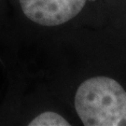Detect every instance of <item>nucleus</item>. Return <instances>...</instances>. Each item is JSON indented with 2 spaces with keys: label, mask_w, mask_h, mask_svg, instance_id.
Here are the masks:
<instances>
[{
  "label": "nucleus",
  "mask_w": 126,
  "mask_h": 126,
  "mask_svg": "<svg viewBox=\"0 0 126 126\" xmlns=\"http://www.w3.org/2000/svg\"><path fill=\"white\" fill-rule=\"evenodd\" d=\"M74 108L85 126H126V91L111 78L82 81L74 94Z\"/></svg>",
  "instance_id": "1"
},
{
  "label": "nucleus",
  "mask_w": 126,
  "mask_h": 126,
  "mask_svg": "<svg viewBox=\"0 0 126 126\" xmlns=\"http://www.w3.org/2000/svg\"><path fill=\"white\" fill-rule=\"evenodd\" d=\"M26 125L31 126H68L71 123L68 122L63 115L51 111L46 110L31 115L25 121Z\"/></svg>",
  "instance_id": "2"
},
{
  "label": "nucleus",
  "mask_w": 126,
  "mask_h": 126,
  "mask_svg": "<svg viewBox=\"0 0 126 126\" xmlns=\"http://www.w3.org/2000/svg\"><path fill=\"white\" fill-rule=\"evenodd\" d=\"M7 10H9L7 0H0V22L2 21L3 15L7 12Z\"/></svg>",
  "instance_id": "3"
}]
</instances>
